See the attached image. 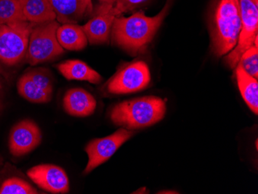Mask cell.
Masks as SVG:
<instances>
[{"label": "cell", "mask_w": 258, "mask_h": 194, "mask_svg": "<svg viewBox=\"0 0 258 194\" xmlns=\"http://www.w3.org/2000/svg\"><path fill=\"white\" fill-rule=\"evenodd\" d=\"M172 2L166 0L156 17H146L140 11L129 17H115L111 32L113 43L133 56L143 53L167 16Z\"/></svg>", "instance_id": "1"}, {"label": "cell", "mask_w": 258, "mask_h": 194, "mask_svg": "<svg viewBox=\"0 0 258 194\" xmlns=\"http://www.w3.org/2000/svg\"><path fill=\"white\" fill-rule=\"evenodd\" d=\"M211 47L217 56L237 46L242 22L239 0H218L211 20Z\"/></svg>", "instance_id": "2"}, {"label": "cell", "mask_w": 258, "mask_h": 194, "mask_svg": "<svg viewBox=\"0 0 258 194\" xmlns=\"http://www.w3.org/2000/svg\"><path fill=\"white\" fill-rule=\"evenodd\" d=\"M166 102L156 96H146L122 101L110 112V118L116 125L137 130L159 122L166 114Z\"/></svg>", "instance_id": "3"}, {"label": "cell", "mask_w": 258, "mask_h": 194, "mask_svg": "<svg viewBox=\"0 0 258 194\" xmlns=\"http://www.w3.org/2000/svg\"><path fill=\"white\" fill-rule=\"evenodd\" d=\"M56 20L35 24L30 34L27 60L31 66L54 60L64 52L56 38Z\"/></svg>", "instance_id": "4"}, {"label": "cell", "mask_w": 258, "mask_h": 194, "mask_svg": "<svg viewBox=\"0 0 258 194\" xmlns=\"http://www.w3.org/2000/svg\"><path fill=\"white\" fill-rule=\"evenodd\" d=\"M35 24L20 20L0 26V61L12 66L27 55Z\"/></svg>", "instance_id": "5"}, {"label": "cell", "mask_w": 258, "mask_h": 194, "mask_svg": "<svg viewBox=\"0 0 258 194\" xmlns=\"http://www.w3.org/2000/svg\"><path fill=\"white\" fill-rule=\"evenodd\" d=\"M242 27L238 42L226 57V62L235 68L242 55L258 40V0H239Z\"/></svg>", "instance_id": "6"}, {"label": "cell", "mask_w": 258, "mask_h": 194, "mask_svg": "<svg viewBox=\"0 0 258 194\" xmlns=\"http://www.w3.org/2000/svg\"><path fill=\"white\" fill-rule=\"evenodd\" d=\"M150 81L149 67L144 61L137 60L120 68L110 79L107 89L114 95L133 93L145 89Z\"/></svg>", "instance_id": "7"}, {"label": "cell", "mask_w": 258, "mask_h": 194, "mask_svg": "<svg viewBox=\"0 0 258 194\" xmlns=\"http://www.w3.org/2000/svg\"><path fill=\"white\" fill-rule=\"evenodd\" d=\"M133 131L121 128L106 137L91 140L85 148V152L88 156V163L84 174L91 173L95 168L108 161L124 143L133 137Z\"/></svg>", "instance_id": "8"}, {"label": "cell", "mask_w": 258, "mask_h": 194, "mask_svg": "<svg viewBox=\"0 0 258 194\" xmlns=\"http://www.w3.org/2000/svg\"><path fill=\"white\" fill-rule=\"evenodd\" d=\"M41 140V132L38 125L31 120H23L14 125L10 132V153L14 156H24L36 149Z\"/></svg>", "instance_id": "9"}, {"label": "cell", "mask_w": 258, "mask_h": 194, "mask_svg": "<svg viewBox=\"0 0 258 194\" xmlns=\"http://www.w3.org/2000/svg\"><path fill=\"white\" fill-rule=\"evenodd\" d=\"M27 176L41 189L51 193L69 192V179L61 167L52 164L33 166L27 171Z\"/></svg>", "instance_id": "10"}, {"label": "cell", "mask_w": 258, "mask_h": 194, "mask_svg": "<svg viewBox=\"0 0 258 194\" xmlns=\"http://www.w3.org/2000/svg\"><path fill=\"white\" fill-rule=\"evenodd\" d=\"M111 6L112 4L101 3L95 11L93 10L92 18L86 24L81 26L91 44L108 43L109 40L116 17L111 12Z\"/></svg>", "instance_id": "11"}, {"label": "cell", "mask_w": 258, "mask_h": 194, "mask_svg": "<svg viewBox=\"0 0 258 194\" xmlns=\"http://www.w3.org/2000/svg\"><path fill=\"white\" fill-rule=\"evenodd\" d=\"M59 24H78L92 16L91 0H49Z\"/></svg>", "instance_id": "12"}, {"label": "cell", "mask_w": 258, "mask_h": 194, "mask_svg": "<svg viewBox=\"0 0 258 194\" xmlns=\"http://www.w3.org/2000/svg\"><path fill=\"white\" fill-rule=\"evenodd\" d=\"M63 108L70 115L87 117L95 112L97 107L95 98L82 88L68 90L63 97Z\"/></svg>", "instance_id": "13"}, {"label": "cell", "mask_w": 258, "mask_h": 194, "mask_svg": "<svg viewBox=\"0 0 258 194\" xmlns=\"http://www.w3.org/2000/svg\"><path fill=\"white\" fill-rule=\"evenodd\" d=\"M57 70L68 80L85 81L91 84L101 83L102 78L86 63L80 60H68L56 65Z\"/></svg>", "instance_id": "14"}, {"label": "cell", "mask_w": 258, "mask_h": 194, "mask_svg": "<svg viewBox=\"0 0 258 194\" xmlns=\"http://www.w3.org/2000/svg\"><path fill=\"white\" fill-rule=\"evenodd\" d=\"M27 21L40 24L56 20V14L49 0H20Z\"/></svg>", "instance_id": "15"}, {"label": "cell", "mask_w": 258, "mask_h": 194, "mask_svg": "<svg viewBox=\"0 0 258 194\" xmlns=\"http://www.w3.org/2000/svg\"><path fill=\"white\" fill-rule=\"evenodd\" d=\"M56 38L64 50H83L88 43L83 29L78 24H66L59 26L56 30Z\"/></svg>", "instance_id": "16"}, {"label": "cell", "mask_w": 258, "mask_h": 194, "mask_svg": "<svg viewBox=\"0 0 258 194\" xmlns=\"http://www.w3.org/2000/svg\"><path fill=\"white\" fill-rule=\"evenodd\" d=\"M236 76L239 89L245 102L252 111L257 115L258 112V82L257 79L250 76L241 67L235 68Z\"/></svg>", "instance_id": "17"}, {"label": "cell", "mask_w": 258, "mask_h": 194, "mask_svg": "<svg viewBox=\"0 0 258 194\" xmlns=\"http://www.w3.org/2000/svg\"><path fill=\"white\" fill-rule=\"evenodd\" d=\"M17 90L23 98L32 103H46L51 100L52 95L40 88L26 73L19 79Z\"/></svg>", "instance_id": "18"}, {"label": "cell", "mask_w": 258, "mask_h": 194, "mask_svg": "<svg viewBox=\"0 0 258 194\" xmlns=\"http://www.w3.org/2000/svg\"><path fill=\"white\" fill-rule=\"evenodd\" d=\"M20 20L27 21L20 0H0V26Z\"/></svg>", "instance_id": "19"}, {"label": "cell", "mask_w": 258, "mask_h": 194, "mask_svg": "<svg viewBox=\"0 0 258 194\" xmlns=\"http://www.w3.org/2000/svg\"><path fill=\"white\" fill-rule=\"evenodd\" d=\"M37 189L28 182L20 178L13 177L7 179L0 188V194H36Z\"/></svg>", "instance_id": "20"}, {"label": "cell", "mask_w": 258, "mask_h": 194, "mask_svg": "<svg viewBox=\"0 0 258 194\" xmlns=\"http://www.w3.org/2000/svg\"><path fill=\"white\" fill-rule=\"evenodd\" d=\"M237 65L241 67L245 72L250 76L257 79L258 78V53L257 44L253 45V47L245 52L242 55L241 58L239 60Z\"/></svg>", "instance_id": "21"}, {"label": "cell", "mask_w": 258, "mask_h": 194, "mask_svg": "<svg viewBox=\"0 0 258 194\" xmlns=\"http://www.w3.org/2000/svg\"><path fill=\"white\" fill-rule=\"evenodd\" d=\"M27 75L37 84L40 88L47 93H53V78L51 74L46 68H34L26 72Z\"/></svg>", "instance_id": "22"}, {"label": "cell", "mask_w": 258, "mask_h": 194, "mask_svg": "<svg viewBox=\"0 0 258 194\" xmlns=\"http://www.w3.org/2000/svg\"><path fill=\"white\" fill-rule=\"evenodd\" d=\"M149 0H116L111 6V12L116 17L125 13L133 12L146 5Z\"/></svg>", "instance_id": "23"}, {"label": "cell", "mask_w": 258, "mask_h": 194, "mask_svg": "<svg viewBox=\"0 0 258 194\" xmlns=\"http://www.w3.org/2000/svg\"><path fill=\"white\" fill-rule=\"evenodd\" d=\"M101 3H104V4H114V2H115L116 0H99Z\"/></svg>", "instance_id": "24"}, {"label": "cell", "mask_w": 258, "mask_h": 194, "mask_svg": "<svg viewBox=\"0 0 258 194\" xmlns=\"http://www.w3.org/2000/svg\"><path fill=\"white\" fill-rule=\"evenodd\" d=\"M159 193H178V192H174V191H162V192H159Z\"/></svg>", "instance_id": "25"}, {"label": "cell", "mask_w": 258, "mask_h": 194, "mask_svg": "<svg viewBox=\"0 0 258 194\" xmlns=\"http://www.w3.org/2000/svg\"><path fill=\"white\" fill-rule=\"evenodd\" d=\"M0 90H1V85H0ZM0 106H1V104H0Z\"/></svg>", "instance_id": "26"}]
</instances>
